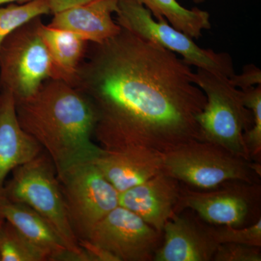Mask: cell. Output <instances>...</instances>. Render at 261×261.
<instances>
[{"instance_id":"obj_1","label":"cell","mask_w":261,"mask_h":261,"mask_svg":"<svg viewBox=\"0 0 261 261\" xmlns=\"http://www.w3.org/2000/svg\"><path fill=\"white\" fill-rule=\"evenodd\" d=\"M72 86L92 103L93 137L105 150L163 153L203 140L197 116L206 96L191 65L126 29L100 44L89 43Z\"/></svg>"},{"instance_id":"obj_2","label":"cell","mask_w":261,"mask_h":261,"mask_svg":"<svg viewBox=\"0 0 261 261\" xmlns=\"http://www.w3.org/2000/svg\"><path fill=\"white\" fill-rule=\"evenodd\" d=\"M16 114L22 128L49 154L58 176L104 151L92 140L97 120L92 103L65 81L43 82L34 95L16 102Z\"/></svg>"},{"instance_id":"obj_3","label":"cell","mask_w":261,"mask_h":261,"mask_svg":"<svg viewBox=\"0 0 261 261\" xmlns=\"http://www.w3.org/2000/svg\"><path fill=\"white\" fill-rule=\"evenodd\" d=\"M194 81L206 96L197 116L202 140L260 162L261 84L240 89L226 75L204 68L194 72Z\"/></svg>"},{"instance_id":"obj_4","label":"cell","mask_w":261,"mask_h":261,"mask_svg":"<svg viewBox=\"0 0 261 261\" xmlns=\"http://www.w3.org/2000/svg\"><path fill=\"white\" fill-rule=\"evenodd\" d=\"M2 198L32 207L77 260L89 261L70 226L56 167L45 150L12 171L11 178L5 181Z\"/></svg>"},{"instance_id":"obj_5","label":"cell","mask_w":261,"mask_h":261,"mask_svg":"<svg viewBox=\"0 0 261 261\" xmlns=\"http://www.w3.org/2000/svg\"><path fill=\"white\" fill-rule=\"evenodd\" d=\"M162 158L163 171L195 190H212L229 181L260 183V163L207 141H192L163 152Z\"/></svg>"},{"instance_id":"obj_6","label":"cell","mask_w":261,"mask_h":261,"mask_svg":"<svg viewBox=\"0 0 261 261\" xmlns=\"http://www.w3.org/2000/svg\"><path fill=\"white\" fill-rule=\"evenodd\" d=\"M41 17L8 36L0 46V91L12 94L15 102L28 99L43 82L54 79L50 55L39 32Z\"/></svg>"},{"instance_id":"obj_7","label":"cell","mask_w":261,"mask_h":261,"mask_svg":"<svg viewBox=\"0 0 261 261\" xmlns=\"http://www.w3.org/2000/svg\"><path fill=\"white\" fill-rule=\"evenodd\" d=\"M116 14V23L122 28L179 55L187 64L228 78L235 74L229 55L199 47L193 39L175 29L166 19L155 20L151 12L137 0H118Z\"/></svg>"},{"instance_id":"obj_8","label":"cell","mask_w":261,"mask_h":261,"mask_svg":"<svg viewBox=\"0 0 261 261\" xmlns=\"http://www.w3.org/2000/svg\"><path fill=\"white\" fill-rule=\"evenodd\" d=\"M70 226L78 240L119 205L120 193L92 161L68 168L58 176Z\"/></svg>"},{"instance_id":"obj_9","label":"cell","mask_w":261,"mask_h":261,"mask_svg":"<svg viewBox=\"0 0 261 261\" xmlns=\"http://www.w3.org/2000/svg\"><path fill=\"white\" fill-rule=\"evenodd\" d=\"M260 183L229 181L208 190L181 184L175 214L189 209L213 226L243 227L260 219Z\"/></svg>"},{"instance_id":"obj_10","label":"cell","mask_w":261,"mask_h":261,"mask_svg":"<svg viewBox=\"0 0 261 261\" xmlns=\"http://www.w3.org/2000/svg\"><path fill=\"white\" fill-rule=\"evenodd\" d=\"M87 240L119 261H152L163 243V232L118 205L94 226Z\"/></svg>"},{"instance_id":"obj_11","label":"cell","mask_w":261,"mask_h":261,"mask_svg":"<svg viewBox=\"0 0 261 261\" xmlns=\"http://www.w3.org/2000/svg\"><path fill=\"white\" fill-rule=\"evenodd\" d=\"M219 245L212 225L186 209L165 224L163 243L154 261H211Z\"/></svg>"},{"instance_id":"obj_12","label":"cell","mask_w":261,"mask_h":261,"mask_svg":"<svg viewBox=\"0 0 261 261\" xmlns=\"http://www.w3.org/2000/svg\"><path fill=\"white\" fill-rule=\"evenodd\" d=\"M181 184L161 171L140 185L119 195V205L135 213L154 229L163 227L176 211Z\"/></svg>"},{"instance_id":"obj_13","label":"cell","mask_w":261,"mask_h":261,"mask_svg":"<svg viewBox=\"0 0 261 261\" xmlns=\"http://www.w3.org/2000/svg\"><path fill=\"white\" fill-rule=\"evenodd\" d=\"M92 162L119 193L163 171L161 152L139 147L117 151L104 149Z\"/></svg>"},{"instance_id":"obj_14","label":"cell","mask_w":261,"mask_h":261,"mask_svg":"<svg viewBox=\"0 0 261 261\" xmlns=\"http://www.w3.org/2000/svg\"><path fill=\"white\" fill-rule=\"evenodd\" d=\"M42 150V146L19 124L13 96L0 91V199L8 175Z\"/></svg>"},{"instance_id":"obj_15","label":"cell","mask_w":261,"mask_h":261,"mask_svg":"<svg viewBox=\"0 0 261 261\" xmlns=\"http://www.w3.org/2000/svg\"><path fill=\"white\" fill-rule=\"evenodd\" d=\"M118 4V0H93L55 14L49 25L74 33L87 42L100 44L121 30L112 17Z\"/></svg>"},{"instance_id":"obj_16","label":"cell","mask_w":261,"mask_h":261,"mask_svg":"<svg viewBox=\"0 0 261 261\" xmlns=\"http://www.w3.org/2000/svg\"><path fill=\"white\" fill-rule=\"evenodd\" d=\"M0 211L5 220L40 252L45 261L77 260L42 216L25 204L0 199Z\"/></svg>"},{"instance_id":"obj_17","label":"cell","mask_w":261,"mask_h":261,"mask_svg":"<svg viewBox=\"0 0 261 261\" xmlns=\"http://www.w3.org/2000/svg\"><path fill=\"white\" fill-rule=\"evenodd\" d=\"M39 32L47 47L54 68V80L73 84L89 43L74 33L54 28L43 22Z\"/></svg>"},{"instance_id":"obj_18","label":"cell","mask_w":261,"mask_h":261,"mask_svg":"<svg viewBox=\"0 0 261 261\" xmlns=\"http://www.w3.org/2000/svg\"><path fill=\"white\" fill-rule=\"evenodd\" d=\"M152 13L155 20L165 18L175 29L192 39H199L203 30L211 28L207 12L192 8L187 9L177 0H137Z\"/></svg>"},{"instance_id":"obj_19","label":"cell","mask_w":261,"mask_h":261,"mask_svg":"<svg viewBox=\"0 0 261 261\" xmlns=\"http://www.w3.org/2000/svg\"><path fill=\"white\" fill-rule=\"evenodd\" d=\"M50 14L48 0L0 6V46L5 38L33 19Z\"/></svg>"},{"instance_id":"obj_20","label":"cell","mask_w":261,"mask_h":261,"mask_svg":"<svg viewBox=\"0 0 261 261\" xmlns=\"http://www.w3.org/2000/svg\"><path fill=\"white\" fill-rule=\"evenodd\" d=\"M1 261H45L13 224L5 220L0 228Z\"/></svg>"},{"instance_id":"obj_21","label":"cell","mask_w":261,"mask_h":261,"mask_svg":"<svg viewBox=\"0 0 261 261\" xmlns=\"http://www.w3.org/2000/svg\"><path fill=\"white\" fill-rule=\"evenodd\" d=\"M212 230L219 244L238 243L261 247V219L243 227L212 225Z\"/></svg>"},{"instance_id":"obj_22","label":"cell","mask_w":261,"mask_h":261,"mask_svg":"<svg viewBox=\"0 0 261 261\" xmlns=\"http://www.w3.org/2000/svg\"><path fill=\"white\" fill-rule=\"evenodd\" d=\"M260 247L238 243L219 244L213 261H260Z\"/></svg>"},{"instance_id":"obj_23","label":"cell","mask_w":261,"mask_h":261,"mask_svg":"<svg viewBox=\"0 0 261 261\" xmlns=\"http://www.w3.org/2000/svg\"><path fill=\"white\" fill-rule=\"evenodd\" d=\"M230 80L235 87L240 89L255 87L261 84V70L255 65H245L241 74L235 73Z\"/></svg>"},{"instance_id":"obj_24","label":"cell","mask_w":261,"mask_h":261,"mask_svg":"<svg viewBox=\"0 0 261 261\" xmlns=\"http://www.w3.org/2000/svg\"><path fill=\"white\" fill-rule=\"evenodd\" d=\"M79 243L81 248L88 257L89 261H119L118 257L111 252L87 239L80 240Z\"/></svg>"},{"instance_id":"obj_25","label":"cell","mask_w":261,"mask_h":261,"mask_svg":"<svg viewBox=\"0 0 261 261\" xmlns=\"http://www.w3.org/2000/svg\"><path fill=\"white\" fill-rule=\"evenodd\" d=\"M93 0H48L50 13L55 15L90 3Z\"/></svg>"},{"instance_id":"obj_26","label":"cell","mask_w":261,"mask_h":261,"mask_svg":"<svg viewBox=\"0 0 261 261\" xmlns=\"http://www.w3.org/2000/svg\"><path fill=\"white\" fill-rule=\"evenodd\" d=\"M34 1V0H0V6L3 5L13 4V3H18V4H25L29 2Z\"/></svg>"},{"instance_id":"obj_27","label":"cell","mask_w":261,"mask_h":261,"mask_svg":"<svg viewBox=\"0 0 261 261\" xmlns=\"http://www.w3.org/2000/svg\"><path fill=\"white\" fill-rule=\"evenodd\" d=\"M5 221V217L3 216V214H2L1 211H0V228H1V226L4 224Z\"/></svg>"},{"instance_id":"obj_28","label":"cell","mask_w":261,"mask_h":261,"mask_svg":"<svg viewBox=\"0 0 261 261\" xmlns=\"http://www.w3.org/2000/svg\"><path fill=\"white\" fill-rule=\"evenodd\" d=\"M192 1H193L194 3H197V4H198V3H203L205 0H192Z\"/></svg>"},{"instance_id":"obj_29","label":"cell","mask_w":261,"mask_h":261,"mask_svg":"<svg viewBox=\"0 0 261 261\" xmlns=\"http://www.w3.org/2000/svg\"><path fill=\"white\" fill-rule=\"evenodd\" d=\"M0 261H1V257H0Z\"/></svg>"}]
</instances>
